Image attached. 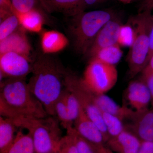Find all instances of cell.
Returning <instances> with one entry per match:
<instances>
[{
    "instance_id": "obj_18",
    "label": "cell",
    "mask_w": 153,
    "mask_h": 153,
    "mask_svg": "<svg viewBox=\"0 0 153 153\" xmlns=\"http://www.w3.org/2000/svg\"><path fill=\"white\" fill-rule=\"evenodd\" d=\"M68 39L65 35L55 30L46 31L41 37V48L45 54L62 51L68 46Z\"/></svg>"
},
{
    "instance_id": "obj_9",
    "label": "cell",
    "mask_w": 153,
    "mask_h": 153,
    "mask_svg": "<svg viewBox=\"0 0 153 153\" xmlns=\"http://www.w3.org/2000/svg\"><path fill=\"white\" fill-rule=\"evenodd\" d=\"M79 108L80 105L76 97L64 87L55 107V116L64 128L73 126L79 115Z\"/></svg>"
},
{
    "instance_id": "obj_29",
    "label": "cell",
    "mask_w": 153,
    "mask_h": 153,
    "mask_svg": "<svg viewBox=\"0 0 153 153\" xmlns=\"http://www.w3.org/2000/svg\"><path fill=\"white\" fill-rule=\"evenodd\" d=\"M13 13L12 3L10 0H0L1 19H3Z\"/></svg>"
},
{
    "instance_id": "obj_1",
    "label": "cell",
    "mask_w": 153,
    "mask_h": 153,
    "mask_svg": "<svg viewBox=\"0 0 153 153\" xmlns=\"http://www.w3.org/2000/svg\"><path fill=\"white\" fill-rule=\"evenodd\" d=\"M66 70L54 59L45 55L39 56L33 62L28 85L49 116H55V103L64 88Z\"/></svg>"
},
{
    "instance_id": "obj_14",
    "label": "cell",
    "mask_w": 153,
    "mask_h": 153,
    "mask_svg": "<svg viewBox=\"0 0 153 153\" xmlns=\"http://www.w3.org/2000/svg\"><path fill=\"white\" fill-rule=\"evenodd\" d=\"M25 30L20 26L14 33L0 41V54L13 52L30 60L31 47Z\"/></svg>"
},
{
    "instance_id": "obj_12",
    "label": "cell",
    "mask_w": 153,
    "mask_h": 153,
    "mask_svg": "<svg viewBox=\"0 0 153 153\" xmlns=\"http://www.w3.org/2000/svg\"><path fill=\"white\" fill-rule=\"evenodd\" d=\"M126 97L128 104L136 111L149 109L151 104L150 92L146 82L141 79L129 83L126 91Z\"/></svg>"
},
{
    "instance_id": "obj_22",
    "label": "cell",
    "mask_w": 153,
    "mask_h": 153,
    "mask_svg": "<svg viewBox=\"0 0 153 153\" xmlns=\"http://www.w3.org/2000/svg\"><path fill=\"white\" fill-rule=\"evenodd\" d=\"M123 52L118 43L100 49L91 59H96L105 63L115 65L119 62Z\"/></svg>"
},
{
    "instance_id": "obj_21",
    "label": "cell",
    "mask_w": 153,
    "mask_h": 153,
    "mask_svg": "<svg viewBox=\"0 0 153 153\" xmlns=\"http://www.w3.org/2000/svg\"><path fill=\"white\" fill-rule=\"evenodd\" d=\"M17 126L9 118L0 117V153H4L15 138Z\"/></svg>"
},
{
    "instance_id": "obj_31",
    "label": "cell",
    "mask_w": 153,
    "mask_h": 153,
    "mask_svg": "<svg viewBox=\"0 0 153 153\" xmlns=\"http://www.w3.org/2000/svg\"><path fill=\"white\" fill-rule=\"evenodd\" d=\"M137 153H153V142L142 141Z\"/></svg>"
},
{
    "instance_id": "obj_24",
    "label": "cell",
    "mask_w": 153,
    "mask_h": 153,
    "mask_svg": "<svg viewBox=\"0 0 153 153\" xmlns=\"http://www.w3.org/2000/svg\"><path fill=\"white\" fill-rule=\"evenodd\" d=\"M66 134L70 135L74 140L79 153H97L96 146L83 138L77 133L73 126L66 129Z\"/></svg>"
},
{
    "instance_id": "obj_34",
    "label": "cell",
    "mask_w": 153,
    "mask_h": 153,
    "mask_svg": "<svg viewBox=\"0 0 153 153\" xmlns=\"http://www.w3.org/2000/svg\"><path fill=\"white\" fill-rule=\"evenodd\" d=\"M153 9V0H145L141 8V11L152 10Z\"/></svg>"
},
{
    "instance_id": "obj_30",
    "label": "cell",
    "mask_w": 153,
    "mask_h": 153,
    "mask_svg": "<svg viewBox=\"0 0 153 153\" xmlns=\"http://www.w3.org/2000/svg\"><path fill=\"white\" fill-rule=\"evenodd\" d=\"M141 73L142 74L141 79L144 81H146L150 76L153 75V55Z\"/></svg>"
},
{
    "instance_id": "obj_5",
    "label": "cell",
    "mask_w": 153,
    "mask_h": 153,
    "mask_svg": "<svg viewBox=\"0 0 153 153\" xmlns=\"http://www.w3.org/2000/svg\"><path fill=\"white\" fill-rule=\"evenodd\" d=\"M151 12L150 10L142 11L130 20L133 25L135 36L127 58L130 78L141 73L146 65L150 31L152 24Z\"/></svg>"
},
{
    "instance_id": "obj_33",
    "label": "cell",
    "mask_w": 153,
    "mask_h": 153,
    "mask_svg": "<svg viewBox=\"0 0 153 153\" xmlns=\"http://www.w3.org/2000/svg\"><path fill=\"white\" fill-rule=\"evenodd\" d=\"M147 85L151 96V105L153 107V75L150 76L146 81H144Z\"/></svg>"
},
{
    "instance_id": "obj_2",
    "label": "cell",
    "mask_w": 153,
    "mask_h": 153,
    "mask_svg": "<svg viewBox=\"0 0 153 153\" xmlns=\"http://www.w3.org/2000/svg\"><path fill=\"white\" fill-rule=\"evenodd\" d=\"M15 114L44 118L45 108L30 91L25 78H9L1 82L0 114Z\"/></svg>"
},
{
    "instance_id": "obj_15",
    "label": "cell",
    "mask_w": 153,
    "mask_h": 153,
    "mask_svg": "<svg viewBox=\"0 0 153 153\" xmlns=\"http://www.w3.org/2000/svg\"><path fill=\"white\" fill-rule=\"evenodd\" d=\"M47 13H58L73 17L84 11V0H37Z\"/></svg>"
},
{
    "instance_id": "obj_35",
    "label": "cell",
    "mask_w": 153,
    "mask_h": 153,
    "mask_svg": "<svg viewBox=\"0 0 153 153\" xmlns=\"http://www.w3.org/2000/svg\"><path fill=\"white\" fill-rule=\"evenodd\" d=\"M97 153H114L105 146V145L96 146Z\"/></svg>"
},
{
    "instance_id": "obj_7",
    "label": "cell",
    "mask_w": 153,
    "mask_h": 153,
    "mask_svg": "<svg viewBox=\"0 0 153 153\" xmlns=\"http://www.w3.org/2000/svg\"><path fill=\"white\" fill-rule=\"evenodd\" d=\"M82 78L91 90L98 94H105L117 82L118 72L115 65L91 59Z\"/></svg>"
},
{
    "instance_id": "obj_25",
    "label": "cell",
    "mask_w": 153,
    "mask_h": 153,
    "mask_svg": "<svg viewBox=\"0 0 153 153\" xmlns=\"http://www.w3.org/2000/svg\"><path fill=\"white\" fill-rule=\"evenodd\" d=\"M20 26L19 19L14 13L1 19L0 41L14 33Z\"/></svg>"
},
{
    "instance_id": "obj_19",
    "label": "cell",
    "mask_w": 153,
    "mask_h": 153,
    "mask_svg": "<svg viewBox=\"0 0 153 153\" xmlns=\"http://www.w3.org/2000/svg\"><path fill=\"white\" fill-rule=\"evenodd\" d=\"M14 13L18 17L20 26L25 30L33 33H39L42 30L44 18L39 10L34 8L26 13Z\"/></svg>"
},
{
    "instance_id": "obj_20",
    "label": "cell",
    "mask_w": 153,
    "mask_h": 153,
    "mask_svg": "<svg viewBox=\"0 0 153 153\" xmlns=\"http://www.w3.org/2000/svg\"><path fill=\"white\" fill-rule=\"evenodd\" d=\"M4 153H36L33 138L29 132H17L13 143Z\"/></svg>"
},
{
    "instance_id": "obj_6",
    "label": "cell",
    "mask_w": 153,
    "mask_h": 153,
    "mask_svg": "<svg viewBox=\"0 0 153 153\" xmlns=\"http://www.w3.org/2000/svg\"><path fill=\"white\" fill-rule=\"evenodd\" d=\"M64 85L65 88L74 94L82 109L98 126L106 143L109 139V136L101 111L94 100L93 91L88 88L82 78L66 70L64 75Z\"/></svg>"
},
{
    "instance_id": "obj_23",
    "label": "cell",
    "mask_w": 153,
    "mask_h": 153,
    "mask_svg": "<svg viewBox=\"0 0 153 153\" xmlns=\"http://www.w3.org/2000/svg\"><path fill=\"white\" fill-rule=\"evenodd\" d=\"M101 112L109 138L116 136L125 129V126L120 119L108 113Z\"/></svg>"
},
{
    "instance_id": "obj_13",
    "label": "cell",
    "mask_w": 153,
    "mask_h": 153,
    "mask_svg": "<svg viewBox=\"0 0 153 153\" xmlns=\"http://www.w3.org/2000/svg\"><path fill=\"white\" fill-rule=\"evenodd\" d=\"M73 127L79 135L94 146L105 145L104 137L100 129L80 106Z\"/></svg>"
},
{
    "instance_id": "obj_38",
    "label": "cell",
    "mask_w": 153,
    "mask_h": 153,
    "mask_svg": "<svg viewBox=\"0 0 153 153\" xmlns=\"http://www.w3.org/2000/svg\"><path fill=\"white\" fill-rule=\"evenodd\" d=\"M151 20H152V22L153 24V14L151 16Z\"/></svg>"
},
{
    "instance_id": "obj_4",
    "label": "cell",
    "mask_w": 153,
    "mask_h": 153,
    "mask_svg": "<svg viewBox=\"0 0 153 153\" xmlns=\"http://www.w3.org/2000/svg\"><path fill=\"white\" fill-rule=\"evenodd\" d=\"M68 26L75 51L86 55L100 30L114 18L112 13L106 10L83 12L72 17Z\"/></svg>"
},
{
    "instance_id": "obj_27",
    "label": "cell",
    "mask_w": 153,
    "mask_h": 153,
    "mask_svg": "<svg viewBox=\"0 0 153 153\" xmlns=\"http://www.w3.org/2000/svg\"><path fill=\"white\" fill-rule=\"evenodd\" d=\"M55 153H79L74 140L70 135L66 134L60 141Z\"/></svg>"
},
{
    "instance_id": "obj_11",
    "label": "cell",
    "mask_w": 153,
    "mask_h": 153,
    "mask_svg": "<svg viewBox=\"0 0 153 153\" xmlns=\"http://www.w3.org/2000/svg\"><path fill=\"white\" fill-rule=\"evenodd\" d=\"M127 129L133 133L141 141L153 142V109L136 111Z\"/></svg>"
},
{
    "instance_id": "obj_37",
    "label": "cell",
    "mask_w": 153,
    "mask_h": 153,
    "mask_svg": "<svg viewBox=\"0 0 153 153\" xmlns=\"http://www.w3.org/2000/svg\"><path fill=\"white\" fill-rule=\"evenodd\" d=\"M119 1L124 4H128V3L133 1L135 0H119Z\"/></svg>"
},
{
    "instance_id": "obj_36",
    "label": "cell",
    "mask_w": 153,
    "mask_h": 153,
    "mask_svg": "<svg viewBox=\"0 0 153 153\" xmlns=\"http://www.w3.org/2000/svg\"><path fill=\"white\" fill-rule=\"evenodd\" d=\"M105 0H84L86 6H92L104 2Z\"/></svg>"
},
{
    "instance_id": "obj_3",
    "label": "cell",
    "mask_w": 153,
    "mask_h": 153,
    "mask_svg": "<svg viewBox=\"0 0 153 153\" xmlns=\"http://www.w3.org/2000/svg\"><path fill=\"white\" fill-rule=\"evenodd\" d=\"M10 119L17 128L28 131L33 138L36 153H55L63 137L60 123L56 116L38 118L12 114Z\"/></svg>"
},
{
    "instance_id": "obj_32",
    "label": "cell",
    "mask_w": 153,
    "mask_h": 153,
    "mask_svg": "<svg viewBox=\"0 0 153 153\" xmlns=\"http://www.w3.org/2000/svg\"><path fill=\"white\" fill-rule=\"evenodd\" d=\"M153 55V24L151 26L149 33V51L146 60V65L152 56Z\"/></svg>"
},
{
    "instance_id": "obj_10",
    "label": "cell",
    "mask_w": 153,
    "mask_h": 153,
    "mask_svg": "<svg viewBox=\"0 0 153 153\" xmlns=\"http://www.w3.org/2000/svg\"><path fill=\"white\" fill-rule=\"evenodd\" d=\"M122 25L114 18L100 30L86 56L91 58L100 49L118 44Z\"/></svg>"
},
{
    "instance_id": "obj_28",
    "label": "cell",
    "mask_w": 153,
    "mask_h": 153,
    "mask_svg": "<svg viewBox=\"0 0 153 153\" xmlns=\"http://www.w3.org/2000/svg\"><path fill=\"white\" fill-rule=\"evenodd\" d=\"M37 0H11L13 13H24L33 10Z\"/></svg>"
},
{
    "instance_id": "obj_26",
    "label": "cell",
    "mask_w": 153,
    "mask_h": 153,
    "mask_svg": "<svg viewBox=\"0 0 153 153\" xmlns=\"http://www.w3.org/2000/svg\"><path fill=\"white\" fill-rule=\"evenodd\" d=\"M134 28L129 25H122L121 27L118 43L120 45L131 46L134 38Z\"/></svg>"
},
{
    "instance_id": "obj_17",
    "label": "cell",
    "mask_w": 153,
    "mask_h": 153,
    "mask_svg": "<svg viewBox=\"0 0 153 153\" xmlns=\"http://www.w3.org/2000/svg\"><path fill=\"white\" fill-rule=\"evenodd\" d=\"M93 98L100 111L113 115L122 121L125 119L130 120L134 114L135 111L127 106H121L105 94L94 92Z\"/></svg>"
},
{
    "instance_id": "obj_8",
    "label": "cell",
    "mask_w": 153,
    "mask_h": 153,
    "mask_svg": "<svg viewBox=\"0 0 153 153\" xmlns=\"http://www.w3.org/2000/svg\"><path fill=\"white\" fill-rule=\"evenodd\" d=\"M31 60L18 53L8 52L0 55L1 80L4 78H25L31 73Z\"/></svg>"
},
{
    "instance_id": "obj_16",
    "label": "cell",
    "mask_w": 153,
    "mask_h": 153,
    "mask_svg": "<svg viewBox=\"0 0 153 153\" xmlns=\"http://www.w3.org/2000/svg\"><path fill=\"white\" fill-rule=\"evenodd\" d=\"M141 142L133 133L126 128L119 134L110 138L105 145L114 153H137Z\"/></svg>"
}]
</instances>
